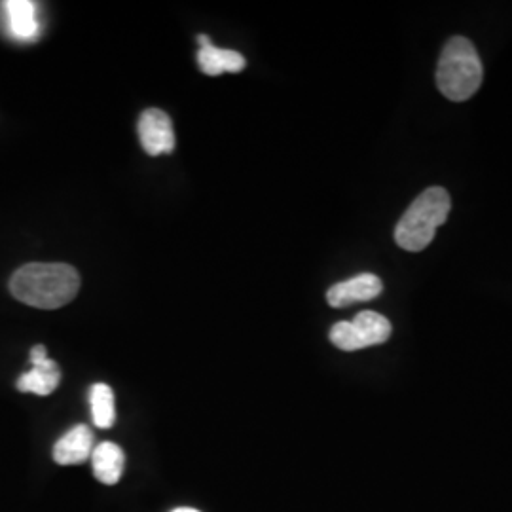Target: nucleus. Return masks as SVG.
Returning <instances> with one entry per match:
<instances>
[{
	"instance_id": "nucleus-1",
	"label": "nucleus",
	"mask_w": 512,
	"mask_h": 512,
	"mask_svg": "<svg viewBox=\"0 0 512 512\" xmlns=\"http://www.w3.org/2000/svg\"><path fill=\"white\" fill-rule=\"evenodd\" d=\"M80 275L69 264H25L10 279L12 296L38 310H57L73 302Z\"/></svg>"
},
{
	"instance_id": "nucleus-2",
	"label": "nucleus",
	"mask_w": 512,
	"mask_h": 512,
	"mask_svg": "<svg viewBox=\"0 0 512 512\" xmlns=\"http://www.w3.org/2000/svg\"><path fill=\"white\" fill-rule=\"evenodd\" d=\"M450 209L452 200L444 188L431 186L421 192L397 222V245L410 253H420L425 247H429V243L435 239L437 228L448 219Z\"/></svg>"
},
{
	"instance_id": "nucleus-3",
	"label": "nucleus",
	"mask_w": 512,
	"mask_h": 512,
	"mask_svg": "<svg viewBox=\"0 0 512 512\" xmlns=\"http://www.w3.org/2000/svg\"><path fill=\"white\" fill-rule=\"evenodd\" d=\"M484 78L475 44L465 37H452L442 48L437 67V86L450 101L471 99Z\"/></svg>"
},
{
	"instance_id": "nucleus-4",
	"label": "nucleus",
	"mask_w": 512,
	"mask_h": 512,
	"mask_svg": "<svg viewBox=\"0 0 512 512\" xmlns=\"http://www.w3.org/2000/svg\"><path fill=\"white\" fill-rule=\"evenodd\" d=\"M393 327L389 319L376 311H361L353 321H340L330 329V342L342 351H359L385 344Z\"/></svg>"
},
{
	"instance_id": "nucleus-5",
	"label": "nucleus",
	"mask_w": 512,
	"mask_h": 512,
	"mask_svg": "<svg viewBox=\"0 0 512 512\" xmlns=\"http://www.w3.org/2000/svg\"><path fill=\"white\" fill-rule=\"evenodd\" d=\"M139 139L150 156L171 154L175 150V129L164 110L148 109L141 114Z\"/></svg>"
},
{
	"instance_id": "nucleus-6",
	"label": "nucleus",
	"mask_w": 512,
	"mask_h": 512,
	"mask_svg": "<svg viewBox=\"0 0 512 512\" xmlns=\"http://www.w3.org/2000/svg\"><path fill=\"white\" fill-rule=\"evenodd\" d=\"M384 291V283L378 275L359 274L346 281L332 285L327 293V302L332 308H348L359 302H370Z\"/></svg>"
},
{
	"instance_id": "nucleus-7",
	"label": "nucleus",
	"mask_w": 512,
	"mask_h": 512,
	"mask_svg": "<svg viewBox=\"0 0 512 512\" xmlns=\"http://www.w3.org/2000/svg\"><path fill=\"white\" fill-rule=\"evenodd\" d=\"M92 454L93 433L88 425H76L55 442L54 459L59 465H78Z\"/></svg>"
},
{
	"instance_id": "nucleus-8",
	"label": "nucleus",
	"mask_w": 512,
	"mask_h": 512,
	"mask_svg": "<svg viewBox=\"0 0 512 512\" xmlns=\"http://www.w3.org/2000/svg\"><path fill=\"white\" fill-rule=\"evenodd\" d=\"M200 42V54H198V63L203 73L209 76H219L222 73H241L245 69V57L234 52V50H220L213 46L209 37H198Z\"/></svg>"
},
{
	"instance_id": "nucleus-9",
	"label": "nucleus",
	"mask_w": 512,
	"mask_h": 512,
	"mask_svg": "<svg viewBox=\"0 0 512 512\" xmlns=\"http://www.w3.org/2000/svg\"><path fill=\"white\" fill-rule=\"evenodd\" d=\"M92 463L95 478L107 486H114L124 475L126 456L118 444L101 442L97 448H93Z\"/></svg>"
},
{
	"instance_id": "nucleus-10",
	"label": "nucleus",
	"mask_w": 512,
	"mask_h": 512,
	"mask_svg": "<svg viewBox=\"0 0 512 512\" xmlns=\"http://www.w3.org/2000/svg\"><path fill=\"white\" fill-rule=\"evenodd\" d=\"M61 382V370L50 357L40 361L29 372L19 376L18 389L21 393H33L38 397L52 395Z\"/></svg>"
},
{
	"instance_id": "nucleus-11",
	"label": "nucleus",
	"mask_w": 512,
	"mask_h": 512,
	"mask_svg": "<svg viewBox=\"0 0 512 512\" xmlns=\"http://www.w3.org/2000/svg\"><path fill=\"white\" fill-rule=\"evenodd\" d=\"M8 25L14 37L19 40H33L40 33L37 18V4L31 0H8L4 2Z\"/></svg>"
},
{
	"instance_id": "nucleus-12",
	"label": "nucleus",
	"mask_w": 512,
	"mask_h": 512,
	"mask_svg": "<svg viewBox=\"0 0 512 512\" xmlns=\"http://www.w3.org/2000/svg\"><path fill=\"white\" fill-rule=\"evenodd\" d=\"M93 423L99 429H110L116 423L114 393L107 384H95L90 391Z\"/></svg>"
},
{
	"instance_id": "nucleus-13",
	"label": "nucleus",
	"mask_w": 512,
	"mask_h": 512,
	"mask_svg": "<svg viewBox=\"0 0 512 512\" xmlns=\"http://www.w3.org/2000/svg\"><path fill=\"white\" fill-rule=\"evenodd\" d=\"M173 512H200L196 511V509H188V507H181V509H175Z\"/></svg>"
}]
</instances>
